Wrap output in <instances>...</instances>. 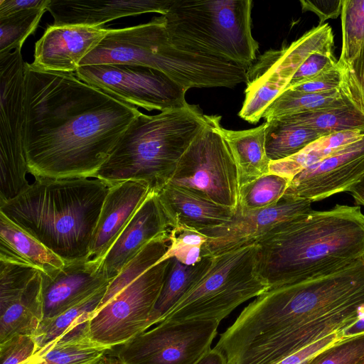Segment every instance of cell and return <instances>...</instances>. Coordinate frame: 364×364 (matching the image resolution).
Segmentation results:
<instances>
[{"mask_svg": "<svg viewBox=\"0 0 364 364\" xmlns=\"http://www.w3.org/2000/svg\"><path fill=\"white\" fill-rule=\"evenodd\" d=\"M25 154L35 178H95L141 112L73 73L25 63Z\"/></svg>", "mask_w": 364, "mask_h": 364, "instance_id": "1", "label": "cell"}, {"mask_svg": "<svg viewBox=\"0 0 364 364\" xmlns=\"http://www.w3.org/2000/svg\"><path fill=\"white\" fill-rule=\"evenodd\" d=\"M267 324L279 334L240 354L235 364H276L364 315V259L319 277L270 288L262 296Z\"/></svg>", "mask_w": 364, "mask_h": 364, "instance_id": "2", "label": "cell"}, {"mask_svg": "<svg viewBox=\"0 0 364 364\" xmlns=\"http://www.w3.org/2000/svg\"><path fill=\"white\" fill-rule=\"evenodd\" d=\"M255 242L258 273L269 289L322 277L364 259V214L358 205L312 209Z\"/></svg>", "mask_w": 364, "mask_h": 364, "instance_id": "3", "label": "cell"}, {"mask_svg": "<svg viewBox=\"0 0 364 364\" xmlns=\"http://www.w3.org/2000/svg\"><path fill=\"white\" fill-rule=\"evenodd\" d=\"M0 212L65 262L87 259L109 185L97 178H35Z\"/></svg>", "mask_w": 364, "mask_h": 364, "instance_id": "4", "label": "cell"}, {"mask_svg": "<svg viewBox=\"0 0 364 364\" xmlns=\"http://www.w3.org/2000/svg\"><path fill=\"white\" fill-rule=\"evenodd\" d=\"M208 123L198 105L161 112H140L120 137L96 173L108 185L145 183L158 193L171 180L192 141Z\"/></svg>", "mask_w": 364, "mask_h": 364, "instance_id": "5", "label": "cell"}, {"mask_svg": "<svg viewBox=\"0 0 364 364\" xmlns=\"http://www.w3.org/2000/svg\"><path fill=\"white\" fill-rule=\"evenodd\" d=\"M125 64L160 70L188 90L233 87L244 82V67L225 59L181 49L170 40L161 15L150 21L110 28L100 43L80 63Z\"/></svg>", "mask_w": 364, "mask_h": 364, "instance_id": "6", "label": "cell"}, {"mask_svg": "<svg viewBox=\"0 0 364 364\" xmlns=\"http://www.w3.org/2000/svg\"><path fill=\"white\" fill-rule=\"evenodd\" d=\"M251 0H173L166 31L178 48L225 59L249 70L259 49L251 31Z\"/></svg>", "mask_w": 364, "mask_h": 364, "instance_id": "7", "label": "cell"}, {"mask_svg": "<svg viewBox=\"0 0 364 364\" xmlns=\"http://www.w3.org/2000/svg\"><path fill=\"white\" fill-rule=\"evenodd\" d=\"M255 242L213 256L203 277L161 319L163 321L218 320L269 287L257 270Z\"/></svg>", "mask_w": 364, "mask_h": 364, "instance_id": "8", "label": "cell"}, {"mask_svg": "<svg viewBox=\"0 0 364 364\" xmlns=\"http://www.w3.org/2000/svg\"><path fill=\"white\" fill-rule=\"evenodd\" d=\"M207 117V124L181 157L167 185L189 190L236 211L240 196L237 167L220 132L221 116Z\"/></svg>", "mask_w": 364, "mask_h": 364, "instance_id": "9", "label": "cell"}, {"mask_svg": "<svg viewBox=\"0 0 364 364\" xmlns=\"http://www.w3.org/2000/svg\"><path fill=\"white\" fill-rule=\"evenodd\" d=\"M25 62L21 50L0 55V204L26 190Z\"/></svg>", "mask_w": 364, "mask_h": 364, "instance_id": "10", "label": "cell"}, {"mask_svg": "<svg viewBox=\"0 0 364 364\" xmlns=\"http://www.w3.org/2000/svg\"><path fill=\"white\" fill-rule=\"evenodd\" d=\"M169 263L170 257L162 258L95 310L88 324L90 339L112 349L146 331Z\"/></svg>", "mask_w": 364, "mask_h": 364, "instance_id": "11", "label": "cell"}, {"mask_svg": "<svg viewBox=\"0 0 364 364\" xmlns=\"http://www.w3.org/2000/svg\"><path fill=\"white\" fill-rule=\"evenodd\" d=\"M218 320L163 321L112 348L119 364H194L211 348Z\"/></svg>", "mask_w": 364, "mask_h": 364, "instance_id": "12", "label": "cell"}, {"mask_svg": "<svg viewBox=\"0 0 364 364\" xmlns=\"http://www.w3.org/2000/svg\"><path fill=\"white\" fill-rule=\"evenodd\" d=\"M75 75L114 98L148 111L186 107L187 88L156 69L125 64L79 67Z\"/></svg>", "mask_w": 364, "mask_h": 364, "instance_id": "13", "label": "cell"}, {"mask_svg": "<svg viewBox=\"0 0 364 364\" xmlns=\"http://www.w3.org/2000/svg\"><path fill=\"white\" fill-rule=\"evenodd\" d=\"M331 43H334L331 27L323 23L287 47L265 52L247 71V100L259 109H267L287 89L303 62L312 53Z\"/></svg>", "mask_w": 364, "mask_h": 364, "instance_id": "14", "label": "cell"}, {"mask_svg": "<svg viewBox=\"0 0 364 364\" xmlns=\"http://www.w3.org/2000/svg\"><path fill=\"white\" fill-rule=\"evenodd\" d=\"M42 320L41 272L0 262V343L17 335L33 336Z\"/></svg>", "mask_w": 364, "mask_h": 364, "instance_id": "15", "label": "cell"}, {"mask_svg": "<svg viewBox=\"0 0 364 364\" xmlns=\"http://www.w3.org/2000/svg\"><path fill=\"white\" fill-rule=\"evenodd\" d=\"M364 177V137L296 174L283 196L311 203L348 192Z\"/></svg>", "mask_w": 364, "mask_h": 364, "instance_id": "16", "label": "cell"}, {"mask_svg": "<svg viewBox=\"0 0 364 364\" xmlns=\"http://www.w3.org/2000/svg\"><path fill=\"white\" fill-rule=\"evenodd\" d=\"M305 199L283 198L275 205L247 210L237 207L231 220L199 232L207 237L202 246L203 256H212L255 242L256 239L283 222L312 210Z\"/></svg>", "mask_w": 364, "mask_h": 364, "instance_id": "17", "label": "cell"}, {"mask_svg": "<svg viewBox=\"0 0 364 364\" xmlns=\"http://www.w3.org/2000/svg\"><path fill=\"white\" fill-rule=\"evenodd\" d=\"M109 30L104 26H49L35 44L31 64L43 71L75 73Z\"/></svg>", "mask_w": 364, "mask_h": 364, "instance_id": "18", "label": "cell"}, {"mask_svg": "<svg viewBox=\"0 0 364 364\" xmlns=\"http://www.w3.org/2000/svg\"><path fill=\"white\" fill-rule=\"evenodd\" d=\"M171 229L157 194L150 193L103 257L98 272L111 282L146 245Z\"/></svg>", "mask_w": 364, "mask_h": 364, "instance_id": "19", "label": "cell"}, {"mask_svg": "<svg viewBox=\"0 0 364 364\" xmlns=\"http://www.w3.org/2000/svg\"><path fill=\"white\" fill-rule=\"evenodd\" d=\"M99 265L87 259L65 262L50 275L41 273L43 320L54 318L108 285ZM42 320V321H43Z\"/></svg>", "mask_w": 364, "mask_h": 364, "instance_id": "20", "label": "cell"}, {"mask_svg": "<svg viewBox=\"0 0 364 364\" xmlns=\"http://www.w3.org/2000/svg\"><path fill=\"white\" fill-rule=\"evenodd\" d=\"M150 193L145 183L137 181H124L109 186L87 261L100 266L109 249Z\"/></svg>", "mask_w": 364, "mask_h": 364, "instance_id": "21", "label": "cell"}, {"mask_svg": "<svg viewBox=\"0 0 364 364\" xmlns=\"http://www.w3.org/2000/svg\"><path fill=\"white\" fill-rule=\"evenodd\" d=\"M173 0H50L47 11L55 26H100L146 13L166 14Z\"/></svg>", "mask_w": 364, "mask_h": 364, "instance_id": "22", "label": "cell"}, {"mask_svg": "<svg viewBox=\"0 0 364 364\" xmlns=\"http://www.w3.org/2000/svg\"><path fill=\"white\" fill-rule=\"evenodd\" d=\"M156 194L171 228H183L200 232L228 223L235 212L174 186L166 185Z\"/></svg>", "mask_w": 364, "mask_h": 364, "instance_id": "23", "label": "cell"}, {"mask_svg": "<svg viewBox=\"0 0 364 364\" xmlns=\"http://www.w3.org/2000/svg\"><path fill=\"white\" fill-rule=\"evenodd\" d=\"M352 105L364 106V93L354 73H351L343 87L333 91L306 93L287 89L267 108L263 118L269 120Z\"/></svg>", "mask_w": 364, "mask_h": 364, "instance_id": "24", "label": "cell"}, {"mask_svg": "<svg viewBox=\"0 0 364 364\" xmlns=\"http://www.w3.org/2000/svg\"><path fill=\"white\" fill-rule=\"evenodd\" d=\"M0 262L34 268L50 275L65 262L0 212Z\"/></svg>", "mask_w": 364, "mask_h": 364, "instance_id": "25", "label": "cell"}, {"mask_svg": "<svg viewBox=\"0 0 364 364\" xmlns=\"http://www.w3.org/2000/svg\"><path fill=\"white\" fill-rule=\"evenodd\" d=\"M266 122L246 130H230L220 127L236 163L240 188L269 173L271 161L265 149Z\"/></svg>", "mask_w": 364, "mask_h": 364, "instance_id": "26", "label": "cell"}, {"mask_svg": "<svg viewBox=\"0 0 364 364\" xmlns=\"http://www.w3.org/2000/svg\"><path fill=\"white\" fill-rule=\"evenodd\" d=\"M108 285L60 315L43 320L33 336L37 351L57 339L72 341L88 337L89 321L100 304Z\"/></svg>", "mask_w": 364, "mask_h": 364, "instance_id": "27", "label": "cell"}, {"mask_svg": "<svg viewBox=\"0 0 364 364\" xmlns=\"http://www.w3.org/2000/svg\"><path fill=\"white\" fill-rule=\"evenodd\" d=\"M213 257L205 256L194 265H186L170 257L166 278L147 323V329L158 324L163 316L203 277Z\"/></svg>", "mask_w": 364, "mask_h": 364, "instance_id": "28", "label": "cell"}, {"mask_svg": "<svg viewBox=\"0 0 364 364\" xmlns=\"http://www.w3.org/2000/svg\"><path fill=\"white\" fill-rule=\"evenodd\" d=\"M363 137L364 129L348 130L321 136L293 156L271 161L269 173L291 181L304 169Z\"/></svg>", "mask_w": 364, "mask_h": 364, "instance_id": "29", "label": "cell"}, {"mask_svg": "<svg viewBox=\"0 0 364 364\" xmlns=\"http://www.w3.org/2000/svg\"><path fill=\"white\" fill-rule=\"evenodd\" d=\"M342 48L338 63L353 70L360 82L364 70V0H343Z\"/></svg>", "mask_w": 364, "mask_h": 364, "instance_id": "30", "label": "cell"}, {"mask_svg": "<svg viewBox=\"0 0 364 364\" xmlns=\"http://www.w3.org/2000/svg\"><path fill=\"white\" fill-rule=\"evenodd\" d=\"M277 118L326 136L344 131L364 129V106L352 105Z\"/></svg>", "mask_w": 364, "mask_h": 364, "instance_id": "31", "label": "cell"}, {"mask_svg": "<svg viewBox=\"0 0 364 364\" xmlns=\"http://www.w3.org/2000/svg\"><path fill=\"white\" fill-rule=\"evenodd\" d=\"M110 350L88 337L73 341L55 340L22 364H95Z\"/></svg>", "mask_w": 364, "mask_h": 364, "instance_id": "32", "label": "cell"}, {"mask_svg": "<svg viewBox=\"0 0 364 364\" xmlns=\"http://www.w3.org/2000/svg\"><path fill=\"white\" fill-rule=\"evenodd\" d=\"M265 149L271 161L294 155L322 136L306 127L279 118L266 120Z\"/></svg>", "mask_w": 364, "mask_h": 364, "instance_id": "33", "label": "cell"}, {"mask_svg": "<svg viewBox=\"0 0 364 364\" xmlns=\"http://www.w3.org/2000/svg\"><path fill=\"white\" fill-rule=\"evenodd\" d=\"M48 4L0 18V55L21 50L26 38L37 28Z\"/></svg>", "mask_w": 364, "mask_h": 364, "instance_id": "34", "label": "cell"}, {"mask_svg": "<svg viewBox=\"0 0 364 364\" xmlns=\"http://www.w3.org/2000/svg\"><path fill=\"white\" fill-rule=\"evenodd\" d=\"M289 182L277 174L262 176L240 188L238 207L252 210L274 205L282 199Z\"/></svg>", "mask_w": 364, "mask_h": 364, "instance_id": "35", "label": "cell"}, {"mask_svg": "<svg viewBox=\"0 0 364 364\" xmlns=\"http://www.w3.org/2000/svg\"><path fill=\"white\" fill-rule=\"evenodd\" d=\"M363 358L364 333H361L336 341L305 364H355Z\"/></svg>", "mask_w": 364, "mask_h": 364, "instance_id": "36", "label": "cell"}, {"mask_svg": "<svg viewBox=\"0 0 364 364\" xmlns=\"http://www.w3.org/2000/svg\"><path fill=\"white\" fill-rule=\"evenodd\" d=\"M334 43L329 44L312 53L299 66L288 87L306 82L322 72L338 65L333 53Z\"/></svg>", "mask_w": 364, "mask_h": 364, "instance_id": "37", "label": "cell"}, {"mask_svg": "<svg viewBox=\"0 0 364 364\" xmlns=\"http://www.w3.org/2000/svg\"><path fill=\"white\" fill-rule=\"evenodd\" d=\"M353 73V70L338 63L336 66L322 72L312 79L287 89L306 93L333 91L343 87Z\"/></svg>", "mask_w": 364, "mask_h": 364, "instance_id": "38", "label": "cell"}, {"mask_svg": "<svg viewBox=\"0 0 364 364\" xmlns=\"http://www.w3.org/2000/svg\"><path fill=\"white\" fill-rule=\"evenodd\" d=\"M36 351L33 336H15L0 343V364H22Z\"/></svg>", "mask_w": 364, "mask_h": 364, "instance_id": "39", "label": "cell"}, {"mask_svg": "<svg viewBox=\"0 0 364 364\" xmlns=\"http://www.w3.org/2000/svg\"><path fill=\"white\" fill-rule=\"evenodd\" d=\"M303 11L315 13L319 18V24L329 18H336L341 14L343 0H301Z\"/></svg>", "mask_w": 364, "mask_h": 364, "instance_id": "40", "label": "cell"}, {"mask_svg": "<svg viewBox=\"0 0 364 364\" xmlns=\"http://www.w3.org/2000/svg\"><path fill=\"white\" fill-rule=\"evenodd\" d=\"M341 338L338 333H332L287 356L276 364H304L318 352Z\"/></svg>", "mask_w": 364, "mask_h": 364, "instance_id": "41", "label": "cell"}, {"mask_svg": "<svg viewBox=\"0 0 364 364\" xmlns=\"http://www.w3.org/2000/svg\"><path fill=\"white\" fill-rule=\"evenodd\" d=\"M175 257L180 262L186 265H194L203 257L202 247L170 245L164 258Z\"/></svg>", "mask_w": 364, "mask_h": 364, "instance_id": "42", "label": "cell"}, {"mask_svg": "<svg viewBox=\"0 0 364 364\" xmlns=\"http://www.w3.org/2000/svg\"><path fill=\"white\" fill-rule=\"evenodd\" d=\"M171 244L174 245L202 247L207 237L198 231L183 228H171Z\"/></svg>", "mask_w": 364, "mask_h": 364, "instance_id": "43", "label": "cell"}, {"mask_svg": "<svg viewBox=\"0 0 364 364\" xmlns=\"http://www.w3.org/2000/svg\"><path fill=\"white\" fill-rule=\"evenodd\" d=\"M50 0H0V18L48 5Z\"/></svg>", "mask_w": 364, "mask_h": 364, "instance_id": "44", "label": "cell"}, {"mask_svg": "<svg viewBox=\"0 0 364 364\" xmlns=\"http://www.w3.org/2000/svg\"><path fill=\"white\" fill-rule=\"evenodd\" d=\"M194 364H227L224 354L218 348H210Z\"/></svg>", "mask_w": 364, "mask_h": 364, "instance_id": "45", "label": "cell"}, {"mask_svg": "<svg viewBox=\"0 0 364 364\" xmlns=\"http://www.w3.org/2000/svg\"><path fill=\"white\" fill-rule=\"evenodd\" d=\"M364 333V315L339 333L341 338Z\"/></svg>", "mask_w": 364, "mask_h": 364, "instance_id": "46", "label": "cell"}, {"mask_svg": "<svg viewBox=\"0 0 364 364\" xmlns=\"http://www.w3.org/2000/svg\"><path fill=\"white\" fill-rule=\"evenodd\" d=\"M348 193L353 196L355 205L364 206V177Z\"/></svg>", "mask_w": 364, "mask_h": 364, "instance_id": "47", "label": "cell"}, {"mask_svg": "<svg viewBox=\"0 0 364 364\" xmlns=\"http://www.w3.org/2000/svg\"><path fill=\"white\" fill-rule=\"evenodd\" d=\"M95 364H119V362L115 358L107 355Z\"/></svg>", "mask_w": 364, "mask_h": 364, "instance_id": "48", "label": "cell"}, {"mask_svg": "<svg viewBox=\"0 0 364 364\" xmlns=\"http://www.w3.org/2000/svg\"><path fill=\"white\" fill-rule=\"evenodd\" d=\"M360 85H361L363 92L364 93V70H363V76H362L361 81H360Z\"/></svg>", "mask_w": 364, "mask_h": 364, "instance_id": "49", "label": "cell"}, {"mask_svg": "<svg viewBox=\"0 0 364 364\" xmlns=\"http://www.w3.org/2000/svg\"><path fill=\"white\" fill-rule=\"evenodd\" d=\"M355 364H364V358L356 362Z\"/></svg>", "mask_w": 364, "mask_h": 364, "instance_id": "50", "label": "cell"}, {"mask_svg": "<svg viewBox=\"0 0 364 364\" xmlns=\"http://www.w3.org/2000/svg\"><path fill=\"white\" fill-rule=\"evenodd\" d=\"M306 363H304V364H305Z\"/></svg>", "mask_w": 364, "mask_h": 364, "instance_id": "51", "label": "cell"}]
</instances>
